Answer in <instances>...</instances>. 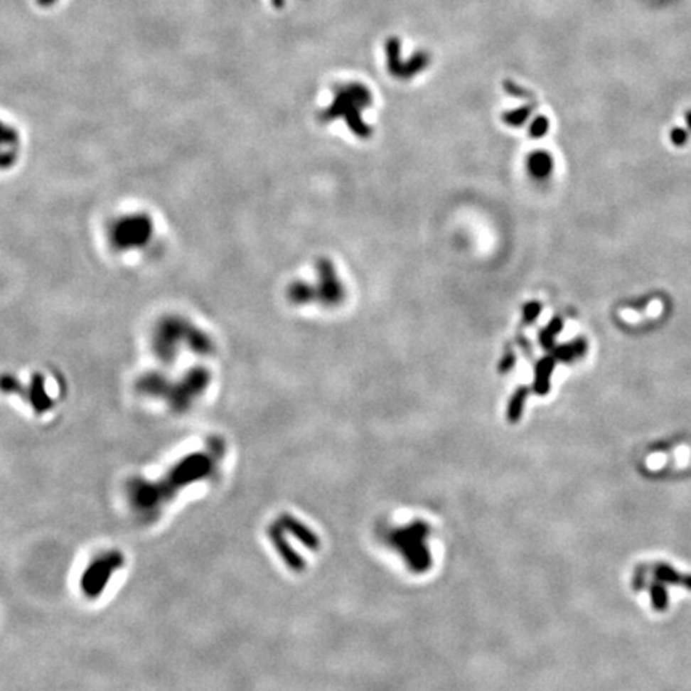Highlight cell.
<instances>
[{"mask_svg":"<svg viewBox=\"0 0 691 691\" xmlns=\"http://www.w3.org/2000/svg\"><path fill=\"white\" fill-rule=\"evenodd\" d=\"M646 572L651 574L653 579H656L663 584H680L691 591V576L680 574L674 568L665 565V563H656V565H645Z\"/></svg>","mask_w":691,"mask_h":691,"instance_id":"1","label":"cell"},{"mask_svg":"<svg viewBox=\"0 0 691 691\" xmlns=\"http://www.w3.org/2000/svg\"><path fill=\"white\" fill-rule=\"evenodd\" d=\"M147 223L144 220H139V218H132V220H127L120 224L119 232H117V240L122 245H138L136 242H143L144 237L147 235Z\"/></svg>","mask_w":691,"mask_h":691,"instance_id":"2","label":"cell"},{"mask_svg":"<svg viewBox=\"0 0 691 691\" xmlns=\"http://www.w3.org/2000/svg\"><path fill=\"white\" fill-rule=\"evenodd\" d=\"M18 136L11 127L0 122V166L10 165L16 156Z\"/></svg>","mask_w":691,"mask_h":691,"instance_id":"3","label":"cell"},{"mask_svg":"<svg viewBox=\"0 0 691 691\" xmlns=\"http://www.w3.org/2000/svg\"><path fill=\"white\" fill-rule=\"evenodd\" d=\"M530 170L533 171L535 176H547L552 171V159L546 152H540L530 160Z\"/></svg>","mask_w":691,"mask_h":691,"instance_id":"4","label":"cell"},{"mask_svg":"<svg viewBox=\"0 0 691 691\" xmlns=\"http://www.w3.org/2000/svg\"><path fill=\"white\" fill-rule=\"evenodd\" d=\"M646 587L650 589L651 594V605L656 608V610H665L668 608V589L664 587L663 582H655V584H646Z\"/></svg>","mask_w":691,"mask_h":691,"instance_id":"5","label":"cell"},{"mask_svg":"<svg viewBox=\"0 0 691 691\" xmlns=\"http://www.w3.org/2000/svg\"><path fill=\"white\" fill-rule=\"evenodd\" d=\"M670 139L675 146H683L687 143V132L682 130V128H674L670 133Z\"/></svg>","mask_w":691,"mask_h":691,"instance_id":"6","label":"cell"},{"mask_svg":"<svg viewBox=\"0 0 691 691\" xmlns=\"http://www.w3.org/2000/svg\"><path fill=\"white\" fill-rule=\"evenodd\" d=\"M55 2H56V0H37V4L41 6H50V5H53Z\"/></svg>","mask_w":691,"mask_h":691,"instance_id":"7","label":"cell"},{"mask_svg":"<svg viewBox=\"0 0 691 691\" xmlns=\"http://www.w3.org/2000/svg\"><path fill=\"white\" fill-rule=\"evenodd\" d=\"M687 124H688V128L691 130V111L687 114Z\"/></svg>","mask_w":691,"mask_h":691,"instance_id":"8","label":"cell"}]
</instances>
